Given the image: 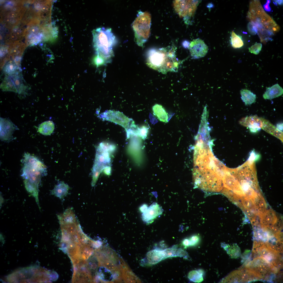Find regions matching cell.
I'll use <instances>...</instances> for the list:
<instances>
[{"label": "cell", "mask_w": 283, "mask_h": 283, "mask_svg": "<svg viewBox=\"0 0 283 283\" xmlns=\"http://www.w3.org/2000/svg\"><path fill=\"white\" fill-rule=\"evenodd\" d=\"M21 162L23 164L21 176L28 191L38 198V188L42 177L47 174L46 166L37 157L25 153Z\"/></svg>", "instance_id": "1"}, {"label": "cell", "mask_w": 283, "mask_h": 283, "mask_svg": "<svg viewBox=\"0 0 283 283\" xmlns=\"http://www.w3.org/2000/svg\"><path fill=\"white\" fill-rule=\"evenodd\" d=\"M94 47L96 55L105 60L114 56L113 47L117 40L111 29L104 27L94 29L92 31Z\"/></svg>", "instance_id": "2"}, {"label": "cell", "mask_w": 283, "mask_h": 283, "mask_svg": "<svg viewBox=\"0 0 283 283\" xmlns=\"http://www.w3.org/2000/svg\"><path fill=\"white\" fill-rule=\"evenodd\" d=\"M151 19L150 14L149 12L140 10L132 24L135 41L140 46H142L149 36Z\"/></svg>", "instance_id": "3"}, {"label": "cell", "mask_w": 283, "mask_h": 283, "mask_svg": "<svg viewBox=\"0 0 283 283\" xmlns=\"http://www.w3.org/2000/svg\"><path fill=\"white\" fill-rule=\"evenodd\" d=\"M177 257H182L186 259H188L189 257L186 251L174 246L163 250L155 249L150 251L147 253L144 260L147 264L152 265L167 258Z\"/></svg>", "instance_id": "4"}, {"label": "cell", "mask_w": 283, "mask_h": 283, "mask_svg": "<svg viewBox=\"0 0 283 283\" xmlns=\"http://www.w3.org/2000/svg\"><path fill=\"white\" fill-rule=\"evenodd\" d=\"M172 51L167 48L151 50L148 53L147 63L157 68L166 64V69L168 70L172 67V61L175 60V56Z\"/></svg>", "instance_id": "5"}, {"label": "cell", "mask_w": 283, "mask_h": 283, "mask_svg": "<svg viewBox=\"0 0 283 283\" xmlns=\"http://www.w3.org/2000/svg\"><path fill=\"white\" fill-rule=\"evenodd\" d=\"M246 268L258 279H265L271 273H276L277 268L262 257H257L249 263Z\"/></svg>", "instance_id": "6"}, {"label": "cell", "mask_w": 283, "mask_h": 283, "mask_svg": "<svg viewBox=\"0 0 283 283\" xmlns=\"http://www.w3.org/2000/svg\"><path fill=\"white\" fill-rule=\"evenodd\" d=\"M0 139L3 141L9 142L14 139V132L18 129L9 119L0 117Z\"/></svg>", "instance_id": "7"}, {"label": "cell", "mask_w": 283, "mask_h": 283, "mask_svg": "<svg viewBox=\"0 0 283 283\" xmlns=\"http://www.w3.org/2000/svg\"><path fill=\"white\" fill-rule=\"evenodd\" d=\"M253 280V277L250 271L245 269L241 270H235L225 278L223 282H246Z\"/></svg>", "instance_id": "8"}, {"label": "cell", "mask_w": 283, "mask_h": 283, "mask_svg": "<svg viewBox=\"0 0 283 283\" xmlns=\"http://www.w3.org/2000/svg\"><path fill=\"white\" fill-rule=\"evenodd\" d=\"M189 48L191 55L194 59L203 57L208 50V46L203 40L199 38L194 39L191 41Z\"/></svg>", "instance_id": "9"}, {"label": "cell", "mask_w": 283, "mask_h": 283, "mask_svg": "<svg viewBox=\"0 0 283 283\" xmlns=\"http://www.w3.org/2000/svg\"><path fill=\"white\" fill-rule=\"evenodd\" d=\"M163 211V209L159 204L156 203H154L143 213L142 215L143 220L146 223H151L161 215Z\"/></svg>", "instance_id": "10"}, {"label": "cell", "mask_w": 283, "mask_h": 283, "mask_svg": "<svg viewBox=\"0 0 283 283\" xmlns=\"http://www.w3.org/2000/svg\"><path fill=\"white\" fill-rule=\"evenodd\" d=\"M103 115L105 119L112 121L121 125L126 130L129 127L130 120L118 111H109Z\"/></svg>", "instance_id": "11"}, {"label": "cell", "mask_w": 283, "mask_h": 283, "mask_svg": "<svg viewBox=\"0 0 283 283\" xmlns=\"http://www.w3.org/2000/svg\"><path fill=\"white\" fill-rule=\"evenodd\" d=\"M242 125L249 128L250 131L255 133L258 131L262 126L261 118L257 115L248 116L243 118L239 121Z\"/></svg>", "instance_id": "12"}, {"label": "cell", "mask_w": 283, "mask_h": 283, "mask_svg": "<svg viewBox=\"0 0 283 283\" xmlns=\"http://www.w3.org/2000/svg\"><path fill=\"white\" fill-rule=\"evenodd\" d=\"M283 93L282 88L276 84L271 87L266 88L263 97L265 99L271 100L280 96Z\"/></svg>", "instance_id": "13"}, {"label": "cell", "mask_w": 283, "mask_h": 283, "mask_svg": "<svg viewBox=\"0 0 283 283\" xmlns=\"http://www.w3.org/2000/svg\"><path fill=\"white\" fill-rule=\"evenodd\" d=\"M262 122L261 129L268 133L282 140L283 132L279 130L268 120L261 118Z\"/></svg>", "instance_id": "14"}, {"label": "cell", "mask_w": 283, "mask_h": 283, "mask_svg": "<svg viewBox=\"0 0 283 283\" xmlns=\"http://www.w3.org/2000/svg\"><path fill=\"white\" fill-rule=\"evenodd\" d=\"M68 186L62 182L56 185L51 191V193L61 199L65 197L68 193Z\"/></svg>", "instance_id": "15"}, {"label": "cell", "mask_w": 283, "mask_h": 283, "mask_svg": "<svg viewBox=\"0 0 283 283\" xmlns=\"http://www.w3.org/2000/svg\"><path fill=\"white\" fill-rule=\"evenodd\" d=\"M55 129V125L51 121H46L39 125L38 130L40 134L44 135H51Z\"/></svg>", "instance_id": "16"}, {"label": "cell", "mask_w": 283, "mask_h": 283, "mask_svg": "<svg viewBox=\"0 0 283 283\" xmlns=\"http://www.w3.org/2000/svg\"><path fill=\"white\" fill-rule=\"evenodd\" d=\"M222 247L226 251L227 253L232 258H237L239 257L241 254L240 247L236 243H234L230 246L228 244H222Z\"/></svg>", "instance_id": "17"}, {"label": "cell", "mask_w": 283, "mask_h": 283, "mask_svg": "<svg viewBox=\"0 0 283 283\" xmlns=\"http://www.w3.org/2000/svg\"><path fill=\"white\" fill-rule=\"evenodd\" d=\"M153 110L154 115L160 121L165 123L168 122L167 113L162 106L156 104L153 106Z\"/></svg>", "instance_id": "18"}, {"label": "cell", "mask_w": 283, "mask_h": 283, "mask_svg": "<svg viewBox=\"0 0 283 283\" xmlns=\"http://www.w3.org/2000/svg\"><path fill=\"white\" fill-rule=\"evenodd\" d=\"M241 98L246 105H251L256 101V96L250 90L246 89H242L240 91Z\"/></svg>", "instance_id": "19"}, {"label": "cell", "mask_w": 283, "mask_h": 283, "mask_svg": "<svg viewBox=\"0 0 283 283\" xmlns=\"http://www.w3.org/2000/svg\"><path fill=\"white\" fill-rule=\"evenodd\" d=\"M203 271L202 270H193L189 273L188 277L192 281L200 282L203 280Z\"/></svg>", "instance_id": "20"}, {"label": "cell", "mask_w": 283, "mask_h": 283, "mask_svg": "<svg viewBox=\"0 0 283 283\" xmlns=\"http://www.w3.org/2000/svg\"><path fill=\"white\" fill-rule=\"evenodd\" d=\"M231 38L232 46L233 48H239L243 46L244 43L241 37L237 35L233 31L231 33Z\"/></svg>", "instance_id": "21"}, {"label": "cell", "mask_w": 283, "mask_h": 283, "mask_svg": "<svg viewBox=\"0 0 283 283\" xmlns=\"http://www.w3.org/2000/svg\"><path fill=\"white\" fill-rule=\"evenodd\" d=\"M17 65L16 63L12 61L8 62L4 67V72L9 75L14 74L18 69Z\"/></svg>", "instance_id": "22"}, {"label": "cell", "mask_w": 283, "mask_h": 283, "mask_svg": "<svg viewBox=\"0 0 283 283\" xmlns=\"http://www.w3.org/2000/svg\"><path fill=\"white\" fill-rule=\"evenodd\" d=\"M199 240V237L197 235L192 236L190 239H186L183 241V245L186 247L193 246L197 244Z\"/></svg>", "instance_id": "23"}, {"label": "cell", "mask_w": 283, "mask_h": 283, "mask_svg": "<svg viewBox=\"0 0 283 283\" xmlns=\"http://www.w3.org/2000/svg\"><path fill=\"white\" fill-rule=\"evenodd\" d=\"M262 44L260 43H255L254 45L249 48V52L255 55L258 54L261 50Z\"/></svg>", "instance_id": "24"}, {"label": "cell", "mask_w": 283, "mask_h": 283, "mask_svg": "<svg viewBox=\"0 0 283 283\" xmlns=\"http://www.w3.org/2000/svg\"><path fill=\"white\" fill-rule=\"evenodd\" d=\"M105 60L101 57L96 55L94 58L93 62L94 64L98 67L104 64Z\"/></svg>", "instance_id": "25"}, {"label": "cell", "mask_w": 283, "mask_h": 283, "mask_svg": "<svg viewBox=\"0 0 283 283\" xmlns=\"http://www.w3.org/2000/svg\"><path fill=\"white\" fill-rule=\"evenodd\" d=\"M148 129L146 127L143 126L140 129H139L138 133L142 137L144 138L148 132Z\"/></svg>", "instance_id": "26"}, {"label": "cell", "mask_w": 283, "mask_h": 283, "mask_svg": "<svg viewBox=\"0 0 283 283\" xmlns=\"http://www.w3.org/2000/svg\"><path fill=\"white\" fill-rule=\"evenodd\" d=\"M250 252V250L246 251H245V252L243 254L242 256V263H243L245 261L246 259H247L249 255Z\"/></svg>", "instance_id": "27"}, {"label": "cell", "mask_w": 283, "mask_h": 283, "mask_svg": "<svg viewBox=\"0 0 283 283\" xmlns=\"http://www.w3.org/2000/svg\"><path fill=\"white\" fill-rule=\"evenodd\" d=\"M190 43L187 41H184L182 43L183 46L185 48H189Z\"/></svg>", "instance_id": "28"}, {"label": "cell", "mask_w": 283, "mask_h": 283, "mask_svg": "<svg viewBox=\"0 0 283 283\" xmlns=\"http://www.w3.org/2000/svg\"><path fill=\"white\" fill-rule=\"evenodd\" d=\"M276 128L279 130L282 131L283 130V123H280L277 124L276 125Z\"/></svg>", "instance_id": "29"}, {"label": "cell", "mask_w": 283, "mask_h": 283, "mask_svg": "<svg viewBox=\"0 0 283 283\" xmlns=\"http://www.w3.org/2000/svg\"><path fill=\"white\" fill-rule=\"evenodd\" d=\"M148 208V206L144 204L140 207V210L143 213Z\"/></svg>", "instance_id": "30"}]
</instances>
